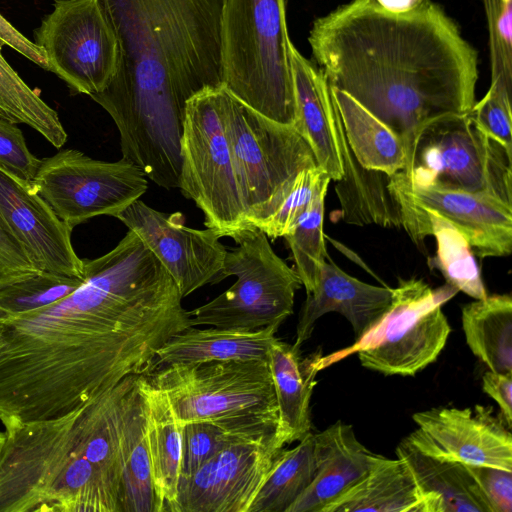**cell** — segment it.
<instances>
[{"label": "cell", "mask_w": 512, "mask_h": 512, "mask_svg": "<svg viewBox=\"0 0 512 512\" xmlns=\"http://www.w3.org/2000/svg\"><path fill=\"white\" fill-rule=\"evenodd\" d=\"M83 262L84 282L71 294L4 321V427L82 408L126 377L147 373L158 349L191 327L175 281L135 232Z\"/></svg>", "instance_id": "6da1fadb"}, {"label": "cell", "mask_w": 512, "mask_h": 512, "mask_svg": "<svg viewBox=\"0 0 512 512\" xmlns=\"http://www.w3.org/2000/svg\"><path fill=\"white\" fill-rule=\"evenodd\" d=\"M308 41L329 87L389 127L409 171L420 130L475 104L477 51L436 3L390 8L351 0L314 20Z\"/></svg>", "instance_id": "7a4b0ae2"}, {"label": "cell", "mask_w": 512, "mask_h": 512, "mask_svg": "<svg viewBox=\"0 0 512 512\" xmlns=\"http://www.w3.org/2000/svg\"><path fill=\"white\" fill-rule=\"evenodd\" d=\"M120 48L111 83L90 97L111 116L124 158L179 187L186 104L222 86L223 0H101Z\"/></svg>", "instance_id": "3957f363"}, {"label": "cell", "mask_w": 512, "mask_h": 512, "mask_svg": "<svg viewBox=\"0 0 512 512\" xmlns=\"http://www.w3.org/2000/svg\"><path fill=\"white\" fill-rule=\"evenodd\" d=\"M286 0H223L222 86L261 115L295 123Z\"/></svg>", "instance_id": "277c9868"}, {"label": "cell", "mask_w": 512, "mask_h": 512, "mask_svg": "<svg viewBox=\"0 0 512 512\" xmlns=\"http://www.w3.org/2000/svg\"><path fill=\"white\" fill-rule=\"evenodd\" d=\"M144 375L182 424L218 421L274 431L278 410L267 360L171 364Z\"/></svg>", "instance_id": "5b68a950"}, {"label": "cell", "mask_w": 512, "mask_h": 512, "mask_svg": "<svg viewBox=\"0 0 512 512\" xmlns=\"http://www.w3.org/2000/svg\"><path fill=\"white\" fill-rule=\"evenodd\" d=\"M220 100L246 219L256 225L274 212L302 170L318 164L293 125L261 115L223 86Z\"/></svg>", "instance_id": "8992f818"}, {"label": "cell", "mask_w": 512, "mask_h": 512, "mask_svg": "<svg viewBox=\"0 0 512 512\" xmlns=\"http://www.w3.org/2000/svg\"><path fill=\"white\" fill-rule=\"evenodd\" d=\"M458 292L447 283L433 289L422 279H399L382 318L353 345L322 356L321 370L357 353L367 369L385 375H415L443 350L451 328L442 306Z\"/></svg>", "instance_id": "52a82bcc"}, {"label": "cell", "mask_w": 512, "mask_h": 512, "mask_svg": "<svg viewBox=\"0 0 512 512\" xmlns=\"http://www.w3.org/2000/svg\"><path fill=\"white\" fill-rule=\"evenodd\" d=\"M233 240L220 281L235 283L206 304L188 311L190 325L252 331L281 325L292 313L296 291L302 285L295 271L272 249L267 235L251 225Z\"/></svg>", "instance_id": "ba28073f"}, {"label": "cell", "mask_w": 512, "mask_h": 512, "mask_svg": "<svg viewBox=\"0 0 512 512\" xmlns=\"http://www.w3.org/2000/svg\"><path fill=\"white\" fill-rule=\"evenodd\" d=\"M403 175L417 187L488 193L512 206V150L485 134L469 113L427 123Z\"/></svg>", "instance_id": "9c48e42d"}, {"label": "cell", "mask_w": 512, "mask_h": 512, "mask_svg": "<svg viewBox=\"0 0 512 512\" xmlns=\"http://www.w3.org/2000/svg\"><path fill=\"white\" fill-rule=\"evenodd\" d=\"M221 87L205 89L186 104L179 189L204 213L208 228L233 239L251 224L223 125Z\"/></svg>", "instance_id": "30bf717a"}, {"label": "cell", "mask_w": 512, "mask_h": 512, "mask_svg": "<svg viewBox=\"0 0 512 512\" xmlns=\"http://www.w3.org/2000/svg\"><path fill=\"white\" fill-rule=\"evenodd\" d=\"M34 40L74 94L102 92L118 71L119 43L101 0H55Z\"/></svg>", "instance_id": "8fae6325"}, {"label": "cell", "mask_w": 512, "mask_h": 512, "mask_svg": "<svg viewBox=\"0 0 512 512\" xmlns=\"http://www.w3.org/2000/svg\"><path fill=\"white\" fill-rule=\"evenodd\" d=\"M31 184L72 229L96 216L115 217L148 189L145 174L132 161L96 160L72 148L41 159Z\"/></svg>", "instance_id": "7c38bea8"}, {"label": "cell", "mask_w": 512, "mask_h": 512, "mask_svg": "<svg viewBox=\"0 0 512 512\" xmlns=\"http://www.w3.org/2000/svg\"><path fill=\"white\" fill-rule=\"evenodd\" d=\"M83 408L58 419L4 427L0 512L40 511L77 441Z\"/></svg>", "instance_id": "4fadbf2b"}, {"label": "cell", "mask_w": 512, "mask_h": 512, "mask_svg": "<svg viewBox=\"0 0 512 512\" xmlns=\"http://www.w3.org/2000/svg\"><path fill=\"white\" fill-rule=\"evenodd\" d=\"M284 446L276 431L233 440L179 478L174 512H248Z\"/></svg>", "instance_id": "5bb4252c"}, {"label": "cell", "mask_w": 512, "mask_h": 512, "mask_svg": "<svg viewBox=\"0 0 512 512\" xmlns=\"http://www.w3.org/2000/svg\"><path fill=\"white\" fill-rule=\"evenodd\" d=\"M115 218L135 232L175 281L182 298L220 282L227 254L215 230L184 225L181 213L165 214L138 199Z\"/></svg>", "instance_id": "9a60e30c"}, {"label": "cell", "mask_w": 512, "mask_h": 512, "mask_svg": "<svg viewBox=\"0 0 512 512\" xmlns=\"http://www.w3.org/2000/svg\"><path fill=\"white\" fill-rule=\"evenodd\" d=\"M418 428L406 438L429 456L465 465L512 471V435L492 407L432 408L417 412Z\"/></svg>", "instance_id": "2e32d148"}, {"label": "cell", "mask_w": 512, "mask_h": 512, "mask_svg": "<svg viewBox=\"0 0 512 512\" xmlns=\"http://www.w3.org/2000/svg\"><path fill=\"white\" fill-rule=\"evenodd\" d=\"M390 194L402 211L435 214L466 238L479 258L503 257L512 251V206L488 193L437 190L411 185L401 171L389 178Z\"/></svg>", "instance_id": "e0dca14e"}, {"label": "cell", "mask_w": 512, "mask_h": 512, "mask_svg": "<svg viewBox=\"0 0 512 512\" xmlns=\"http://www.w3.org/2000/svg\"><path fill=\"white\" fill-rule=\"evenodd\" d=\"M0 217L39 271L84 278L70 228L24 181L0 167Z\"/></svg>", "instance_id": "ac0fdd59"}, {"label": "cell", "mask_w": 512, "mask_h": 512, "mask_svg": "<svg viewBox=\"0 0 512 512\" xmlns=\"http://www.w3.org/2000/svg\"><path fill=\"white\" fill-rule=\"evenodd\" d=\"M392 298L393 288L360 281L332 261L325 260L315 289L306 293L294 345L301 347L311 337L316 321L330 312H337L348 320L357 340L382 318Z\"/></svg>", "instance_id": "d6986e66"}, {"label": "cell", "mask_w": 512, "mask_h": 512, "mask_svg": "<svg viewBox=\"0 0 512 512\" xmlns=\"http://www.w3.org/2000/svg\"><path fill=\"white\" fill-rule=\"evenodd\" d=\"M314 437L315 476L287 512H325L369 472L379 457L357 439L351 425L341 421L314 433Z\"/></svg>", "instance_id": "ffe728a7"}, {"label": "cell", "mask_w": 512, "mask_h": 512, "mask_svg": "<svg viewBox=\"0 0 512 512\" xmlns=\"http://www.w3.org/2000/svg\"><path fill=\"white\" fill-rule=\"evenodd\" d=\"M295 94L294 127L307 141L318 166L331 180L342 177V166L334 127V104L329 85L321 72L290 46Z\"/></svg>", "instance_id": "44dd1931"}, {"label": "cell", "mask_w": 512, "mask_h": 512, "mask_svg": "<svg viewBox=\"0 0 512 512\" xmlns=\"http://www.w3.org/2000/svg\"><path fill=\"white\" fill-rule=\"evenodd\" d=\"M321 350L303 356L300 347L276 339L268 350L278 410L277 435L291 444L311 431L310 400L321 370Z\"/></svg>", "instance_id": "7402d4cb"}, {"label": "cell", "mask_w": 512, "mask_h": 512, "mask_svg": "<svg viewBox=\"0 0 512 512\" xmlns=\"http://www.w3.org/2000/svg\"><path fill=\"white\" fill-rule=\"evenodd\" d=\"M333 104L336 141L342 166V177L335 181L341 219L357 226L376 224L401 228L400 209L388 188L390 176L367 169L358 162L347 143L334 100Z\"/></svg>", "instance_id": "603a6c76"}, {"label": "cell", "mask_w": 512, "mask_h": 512, "mask_svg": "<svg viewBox=\"0 0 512 512\" xmlns=\"http://www.w3.org/2000/svg\"><path fill=\"white\" fill-rule=\"evenodd\" d=\"M278 328L279 325H270L242 331L191 326L174 334L158 349L149 371L181 363L267 360Z\"/></svg>", "instance_id": "cb8c5ba5"}, {"label": "cell", "mask_w": 512, "mask_h": 512, "mask_svg": "<svg viewBox=\"0 0 512 512\" xmlns=\"http://www.w3.org/2000/svg\"><path fill=\"white\" fill-rule=\"evenodd\" d=\"M138 377L121 404L122 508L123 512H162L153 481L146 405Z\"/></svg>", "instance_id": "d4e9b609"}, {"label": "cell", "mask_w": 512, "mask_h": 512, "mask_svg": "<svg viewBox=\"0 0 512 512\" xmlns=\"http://www.w3.org/2000/svg\"><path fill=\"white\" fill-rule=\"evenodd\" d=\"M396 455L413 474L423 512H488L464 464L424 454L406 438L397 446Z\"/></svg>", "instance_id": "484cf974"}, {"label": "cell", "mask_w": 512, "mask_h": 512, "mask_svg": "<svg viewBox=\"0 0 512 512\" xmlns=\"http://www.w3.org/2000/svg\"><path fill=\"white\" fill-rule=\"evenodd\" d=\"M138 385L146 405L153 481L162 512H174L182 459V428L166 394L144 375Z\"/></svg>", "instance_id": "4316f807"}, {"label": "cell", "mask_w": 512, "mask_h": 512, "mask_svg": "<svg viewBox=\"0 0 512 512\" xmlns=\"http://www.w3.org/2000/svg\"><path fill=\"white\" fill-rule=\"evenodd\" d=\"M401 228L415 244L427 236L435 237L436 255L429 265L441 272L447 284L474 299L488 295L475 255L466 238L452 224L432 213L402 211Z\"/></svg>", "instance_id": "83f0119b"}, {"label": "cell", "mask_w": 512, "mask_h": 512, "mask_svg": "<svg viewBox=\"0 0 512 512\" xmlns=\"http://www.w3.org/2000/svg\"><path fill=\"white\" fill-rule=\"evenodd\" d=\"M423 512L418 486L406 462L379 455L369 472L325 512Z\"/></svg>", "instance_id": "f1b7e54d"}, {"label": "cell", "mask_w": 512, "mask_h": 512, "mask_svg": "<svg viewBox=\"0 0 512 512\" xmlns=\"http://www.w3.org/2000/svg\"><path fill=\"white\" fill-rule=\"evenodd\" d=\"M349 147L365 168L389 176L405 167V152L396 134L346 93L331 88Z\"/></svg>", "instance_id": "f546056e"}, {"label": "cell", "mask_w": 512, "mask_h": 512, "mask_svg": "<svg viewBox=\"0 0 512 512\" xmlns=\"http://www.w3.org/2000/svg\"><path fill=\"white\" fill-rule=\"evenodd\" d=\"M462 328L472 353L490 371L512 373V298L487 295L462 307Z\"/></svg>", "instance_id": "4dcf8cb0"}, {"label": "cell", "mask_w": 512, "mask_h": 512, "mask_svg": "<svg viewBox=\"0 0 512 512\" xmlns=\"http://www.w3.org/2000/svg\"><path fill=\"white\" fill-rule=\"evenodd\" d=\"M298 442L280 452L248 512H287L311 484L316 472L314 433Z\"/></svg>", "instance_id": "1f68e13d"}, {"label": "cell", "mask_w": 512, "mask_h": 512, "mask_svg": "<svg viewBox=\"0 0 512 512\" xmlns=\"http://www.w3.org/2000/svg\"><path fill=\"white\" fill-rule=\"evenodd\" d=\"M0 117L26 124L56 148L67 140L57 112L10 66L0 51Z\"/></svg>", "instance_id": "d6a6232c"}, {"label": "cell", "mask_w": 512, "mask_h": 512, "mask_svg": "<svg viewBox=\"0 0 512 512\" xmlns=\"http://www.w3.org/2000/svg\"><path fill=\"white\" fill-rule=\"evenodd\" d=\"M326 193L322 192L316 197L292 230L284 236L306 293L315 289L321 264L328 256L323 233Z\"/></svg>", "instance_id": "836d02e7"}, {"label": "cell", "mask_w": 512, "mask_h": 512, "mask_svg": "<svg viewBox=\"0 0 512 512\" xmlns=\"http://www.w3.org/2000/svg\"><path fill=\"white\" fill-rule=\"evenodd\" d=\"M271 432L274 431H264L218 421L186 423L182 428V459L179 478L193 474L233 440L239 437L258 436Z\"/></svg>", "instance_id": "e575fe53"}, {"label": "cell", "mask_w": 512, "mask_h": 512, "mask_svg": "<svg viewBox=\"0 0 512 512\" xmlns=\"http://www.w3.org/2000/svg\"><path fill=\"white\" fill-rule=\"evenodd\" d=\"M84 279L40 271L0 289V306L10 315L38 310L71 294Z\"/></svg>", "instance_id": "d590c367"}, {"label": "cell", "mask_w": 512, "mask_h": 512, "mask_svg": "<svg viewBox=\"0 0 512 512\" xmlns=\"http://www.w3.org/2000/svg\"><path fill=\"white\" fill-rule=\"evenodd\" d=\"M330 181L328 174L319 166L302 170L274 212L254 226L271 239L286 236L316 197L327 192Z\"/></svg>", "instance_id": "8d00e7d4"}, {"label": "cell", "mask_w": 512, "mask_h": 512, "mask_svg": "<svg viewBox=\"0 0 512 512\" xmlns=\"http://www.w3.org/2000/svg\"><path fill=\"white\" fill-rule=\"evenodd\" d=\"M487 20L491 83L512 91V0H482Z\"/></svg>", "instance_id": "74e56055"}, {"label": "cell", "mask_w": 512, "mask_h": 512, "mask_svg": "<svg viewBox=\"0 0 512 512\" xmlns=\"http://www.w3.org/2000/svg\"><path fill=\"white\" fill-rule=\"evenodd\" d=\"M512 92L496 85L490 87L484 97L475 102L469 112L475 124L488 136L512 150Z\"/></svg>", "instance_id": "f35d334b"}, {"label": "cell", "mask_w": 512, "mask_h": 512, "mask_svg": "<svg viewBox=\"0 0 512 512\" xmlns=\"http://www.w3.org/2000/svg\"><path fill=\"white\" fill-rule=\"evenodd\" d=\"M40 163L41 159L30 152L21 129L0 117V167L32 183Z\"/></svg>", "instance_id": "ab89813d"}, {"label": "cell", "mask_w": 512, "mask_h": 512, "mask_svg": "<svg viewBox=\"0 0 512 512\" xmlns=\"http://www.w3.org/2000/svg\"><path fill=\"white\" fill-rule=\"evenodd\" d=\"M465 466L488 512H512V471L493 466Z\"/></svg>", "instance_id": "60d3db41"}, {"label": "cell", "mask_w": 512, "mask_h": 512, "mask_svg": "<svg viewBox=\"0 0 512 512\" xmlns=\"http://www.w3.org/2000/svg\"><path fill=\"white\" fill-rule=\"evenodd\" d=\"M38 272L0 217V289Z\"/></svg>", "instance_id": "b9f144b4"}, {"label": "cell", "mask_w": 512, "mask_h": 512, "mask_svg": "<svg viewBox=\"0 0 512 512\" xmlns=\"http://www.w3.org/2000/svg\"><path fill=\"white\" fill-rule=\"evenodd\" d=\"M4 46H8L48 71V63L43 51L0 14V51Z\"/></svg>", "instance_id": "7bdbcfd3"}, {"label": "cell", "mask_w": 512, "mask_h": 512, "mask_svg": "<svg viewBox=\"0 0 512 512\" xmlns=\"http://www.w3.org/2000/svg\"><path fill=\"white\" fill-rule=\"evenodd\" d=\"M482 388L500 407L501 417L512 427V373L488 370L482 377Z\"/></svg>", "instance_id": "ee69618b"}, {"label": "cell", "mask_w": 512, "mask_h": 512, "mask_svg": "<svg viewBox=\"0 0 512 512\" xmlns=\"http://www.w3.org/2000/svg\"><path fill=\"white\" fill-rule=\"evenodd\" d=\"M9 313L0 306V348L3 344V331H4V321L9 317Z\"/></svg>", "instance_id": "f6af8a7d"}, {"label": "cell", "mask_w": 512, "mask_h": 512, "mask_svg": "<svg viewBox=\"0 0 512 512\" xmlns=\"http://www.w3.org/2000/svg\"><path fill=\"white\" fill-rule=\"evenodd\" d=\"M5 441H6V433H5V431L4 432L0 431V454H1L2 448L5 444Z\"/></svg>", "instance_id": "bcb514c9"}, {"label": "cell", "mask_w": 512, "mask_h": 512, "mask_svg": "<svg viewBox=\"0 0 512 512\" xmlns=\"http://www.w3.org/2000/svg\"><path fill=\"white\" fill-rule=\"evenodd\" d=\"M379 1H380L382 4L387 5V3H388V1H389V0H379ZM417 1H419V0H408V3H409V5H411V4H413V3L417 2Z\"/></svg>", "instance_id": "7dc6e473"}]
</instances>
